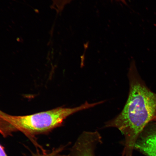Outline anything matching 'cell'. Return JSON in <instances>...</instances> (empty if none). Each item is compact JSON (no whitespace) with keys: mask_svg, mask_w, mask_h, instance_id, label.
<instances>
[{"mask_svg":"<svg viewBox=\"0 0 156 156\" xmlns=\"http://www.w3.org/2000/svg\"><path fill=\"white\" fill-rule=\"evenodd\" d=\"M128 76L129 92L125 106L118 116L105 124L106 127L118 129L124 136L122 156H132L138 138L156 116V94L142 80L134 61Z\"/></svg>","mask_w":156,"mask_h":156,"instance_id":"obj_1","label":"cell"},{"mask_svg":"<svg viewBox=\"0 0 156 156\" xmlns=\"http://www.w3.org/2000/svg\"><path fill=\"white\" fill-rule=\"evenodd\" d=\"M100 102L84 104L75 108H58L25 116H12L5 114L2 117L0 131L3 134L19 130L27 134H37L50 131L62 125L68 116L101 104Z\"/></svg>","mask_w":156,"mask_h":156,"instance_id":"obj_2","label":"cell"},{"mask_svg":"<svg viewBox=\"0 0 156 156\" xmlns=\"http://www.w3.org/2000/svg\"><path fill=\"white\" fill-rule=\"evenodd\" d=\"M102 142L97 131L84 132L80 136L67 156H95L97 146Z\"/></svg>","mask_w":156,"mask_h":156,"instance_id":"obj_3","label":"cell"},{"mask_svg":"<svg viewBox=\"0 0 156 156\" xmlns=\"http://www.w3.org/2000/svg\"><path fill=\"white\" fill-rule=\"evenodd\" d=\"M134 149L147 156H156V125L145 129L138 138Z\"/></svg>","mask_w":156,"mask_h":156,"instance_id":"obj_4","label":"cell"},{"mask_svg":"<svg viewBox=\"0 0 156 156\" xmlns=\"http://www.w3.org/2000/svg\"><path fill=\"white\" fill-rule=\"evenodd\" d=\"M64 148V147H60L50 153L38 154L34 156H67L62 154Z\"/></svg>","mask_w":156,"mask_h":156,"instance_id":"obj_5","label":"cell"},{"mask_svg":"<svg viewBox=\"0 0 156 156\" xmlns=\"http://www.w3.org/2000/svg\"><path fill=\"white\" fill-rule=\"evenodd\" d=\"M0 156H8L1 145H0Z\"/></svg>","mask_w":156,"mask_h":156,"instance_id":"obj_6","label":"cell"},{"mask_svg":"<svg viewBox=\"0 0 156 156\" xmlns=\"http://www.w3.org/2000/svg\"><path fill=\"white\" fill-rule=\"evenodd\" d=\"M4 113H3V112H2L0 110V120H1L2 116L4 114Z\"/></svg>","mask_w":156,"mask_h":156,"instance_id":"obj_7","label":"cell"},{"mask_svg":"<svg viewBox=\"0 0 156 156\" xmlns=\"http://www.w3.org/2000/svg\"><path fill=\"white\" fill-rule=\"evenodd\" d=\"M116 1L122 2L123 3L125 4H126V2L125 1V0H116Z\"/></svg>","mask_w":156,"mask_h":156,"instance_id":"obj_8","label":"cell"},{"mask_svg":"<svg viewBox=\"0 0 156 156\" xmlns=\"http://www.w3.org/2000/svg\"><path fill=\"white\" fill-rule=\"evenodd\" d=\"M154 121H155L156 122V116L155 119H154Z\"/></svg>","mask_w":156,"mask_h":156,"instance_id":"obj_9","label":"cell"}]
</instances>
